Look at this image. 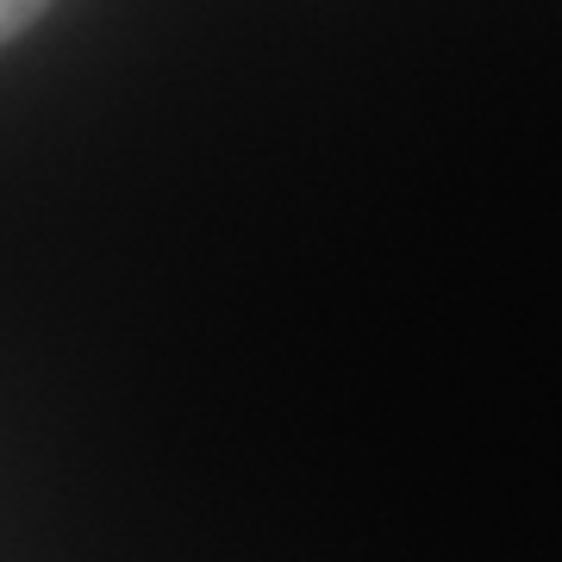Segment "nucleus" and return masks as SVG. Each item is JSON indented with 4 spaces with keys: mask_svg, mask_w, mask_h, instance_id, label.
I'll list each match as a JSON object with an SVG mask.
<instances>
[{
    "mask_svg": "<svg viewBox=\"0 0 562 562\" xmlns=\"http://www.w3.org/2000/svg\"><path fill=\"white\" fill-rule=\"evenodd\" d=\"M44 13H50V0H0V32L7 38H25Z\"/></svg>",
    "mask_w": 562,
    "mask_h": 562,
    "instance_id": "nucleus-1",
    "label": "nucleus"
}]
</instances>
